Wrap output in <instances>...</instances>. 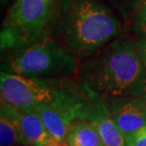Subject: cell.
Masks as SVG:
<instances>
[{"instance_id": "6da1fadb", "label": "cell", "mask_w": 146, "mask_h": 146, "mask_svg": "<svg viewBox=\"0 0 146 146\" xmlns=\"http://www.w3.org/2000/svg\"><path fill=\"white\" fill-rule=\"evenodd\" d=\"M55 29L78 58L99 50L121 31V23L101 0H59Z\"/></svg>"}, {"instance_id": "7a4b0ae2", "label": "cell", "mask_w": 146, "mask_h": 146, "mask_svg": "<svg viewBox=\"0 0 146 146\" xmlns=\"http://www.w3.org/2000/svg\"><path fill=\"white\" fill-rule=\"evenodd\" d=\"M144 69L137 42L119 38L84 66V92L97 98L128 96Z\"/></svg>"}, {"instance_id": "3957f363", "label": "cell", "mask_w": 146, "mask_h": 146, "mask_svg": "<svg viewBox=\"0 0 146 146\" xmlns=\"http://www.w3.org/2000/svg\"><path fill=\"white\" fill-rule=\"evenodd\" d=\"M59 0H16L9 10L0 33L1 50H14L50 36Z\"/></svg>"}, {"instance_id": "277c9868", "label": "cell", "mask_w": 146, "mask_h": 146, "mask_svg": "<svg viewBox=\"0 0 146 146\" xmlns=\"http://www.w3.org/2000/svg\"><path fill=\"white\" fill-rule=\"evenodd\" d=\"M2 71L37 78L72 76L77 70L76 56L51 36L31 46L11 50Z\"/></svg>"}, {"instance_id": "5b68a950", "label": "cell", "mask_w": 146, "mask_h": 146, "mask_svg": "<svg viewBox=\"0 0 146 146\" xmlns=\"http://www.w3.org/2000/svg\"><path fill=\"white\" fill-rule=\"evenodd\" d=\"M72 87L59 79L37 78L1 71V102L19 109L35 108L60 97Z\"/></svg>"}, {"instance_id": "8992f818", "label": "cell", "mask_w": 146, "mask_h": 146, "mask_svg": "<svg viewBox=\"0 0 146 146\" xmlns=\"http://www.w3.org/2000/svg\"><path fill=\"white\" fill-rule=\"evenodd\" d=\"M87 103L88 98L83 97L81 93L70 87L60 97L35 109L52 138L63 141L73 122L84 119Z\"/></svg>"}, {"instance_id": "52a82bcc", "label": "cell", "mask_w": 146, "mask_h": 146, "mask_svg": "<svg viewBox=\"0 0 146 146\" xmlns=\"http://www.w3.org/2000/svg\"><path fill=\"white\" fill-rule=\"evenodd\" d=\"M109 111L125 139L146 126V101L141 98H115L109 106Z\"/></svg>"}, {"instance_id": "ba28073f", "label": "cell", "mask_w": 146, "mask_h": 146, "mask_svg": "<svg viewBox=\"0 0 146 146\" xmlns=\"http://www.w3.org/2000/svg\"><path fill=\"white\" fill-rule=\"evenodd\" d=\"M100 99L91 97L86 104L84 119L94 125L104 146H126L124 136L111 117L109 106Z\"/></svg>"}, {"instance_id": "9c48e42d", "label": "cell", "mask_w": 146, "mask_h": 146, "mask_svg": "<svg viewBox=\"0 0 146 146\" xmlns=\"http://www.w3.org/2000/svg\"><path fill=\"white\" fill-rule=\"evenodd\" d=\"M15 115L20 128L30 145L45 146L52 138L35 108H16Z\"/></svg>"}, {"instance_id": "30bf717a", "label": "cell", "mask_w": 146, "mask_h": 146, "mask_svg": "<svg viewBox=\"0 0 146 146\" xmlns=\"http://www.w3.org/2000/svg\"><path fill=\"white\" fill-rule=\"evenodd\" d=\"M16 107L1 102L0 146L30 145L23 134L15 115Z\"/></svg>"}, {"instance_id": "8fae6325", "label": "cell", "mask_w": 146, "mask_h": 146, "mask_svg": "<svg viewBox=\"0 0 146 146\" xmlns=\"http://www.w3.org/2000/svg\"><path fill=\"white\" fill-rule=\"evenodd\" d=\"M66 141L69 146H104L94 125L84 119L73 122L66 135Z\"/></svg>"}, {"instance_id": "7c38bea8", "label": "cell", "mask_w": 146, "mask_h": 146, "mask_svg": "<svg viewBox=\"0 0 146 146\" xmlns=\"http://www.w3.org/2000/svg\"><path fill=\"white\" fill-rule=\"evenodd\" d=\"M124 18L135 16L136 13L146 0H108Z\"/></svg>"}, {"instance_id": "4fadbf2b", "label": "cell", "mask_w": 146, "mask_h": 146, "mask_svg": "<svg viewBox=\"0 0 146 146\" xmlns=\"http://www.w3.org/2000/svg\"><path fill=\"white\" fill-rule=\"evenodd\" d=\"M132 31L141 36L146 33V1L141 6L134 16Z\"/></svg>"}, {"instance_id": "5bb4252c", "label": "cell", "mask_w": 146, "mask_h": 146, "mask_svg": "<svg viewBox=\"0 0 146 146\" xmlns=\"http://www.w3.org/2000/svg\"><path fill=\"white\" fill-rule=\"evenodd\" d=\"M128 96L141 98L142 100L146 101V68L142 72L136 84L133 86V88L131 89Z\"/></svg>"}, {"instance_id": "9a60e30c", "label": "cell", "mask_w": 146, "mask_h": 146, "mask_svg": "<svg viewBox=\"0 0 146 146\" xmlns=\"http://www.w3.org/2000/svg\"><path fill=\"white\" fill-rule=\"evenodd\" d=\"M126 146H146V126L125 139Z\"/></svg>"}, {"instance_id": "2e32d148", "label": "cell", "mask_w": 146, "mask_h": 146, "mask_svg": "<svg viewBox=\"0 0 146 146\" xmlns=\"http://www.w3.org/2000/svg\"><path fill=\"white\" fill-rule=\"evenodd\" d=\"M137 44H138V48L139 53H141L142 62H143L146 68V33L141 36V39L137 41Z\"/></svg>"}, {"instance_id": "e0dca14e", "label": "cell", "mask_w": 146, "mask_h": 146, "mask_svg": "<svg viewBox=\"0 0 146 146\" xmlns=\"http://www.w3.org/2000/svg\"><path fill=\"white\" fill-rule=\"evenodd\" d=\"M45 146H69V145H68V141H66V139L58 141V139H55L53 138H51Z\"/></svg>"}, {"instance_id": "ac0fdd59", "label": "cell", "mask_w": 146, "mask_h": 146, "mask_svg": "<svg viewBox=\"0 0 146 146\" xmlns=\"http://www.w3.org/2000/svg\"><path fill=\"white\" fill-rule=\"evenodd\" d=\"M9 0H1V3L2 4H5V3H7Z\"/></svg>"}]
</instances>
